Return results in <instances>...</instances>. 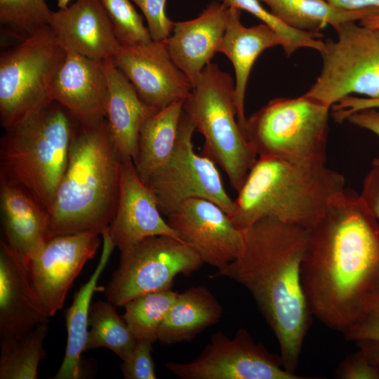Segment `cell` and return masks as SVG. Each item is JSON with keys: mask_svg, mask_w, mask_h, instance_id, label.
<instances>
[{"mask_svg": "<svg viewBox=\"0 0 379 379\" xmlns=\"http://www.w3.org/2000/svg\"><path fill=\"white\" fill-rule=\"evenodd\" d=\"M348 340H379V304L359 322L344 333Z\"/></svg>", "mask_w": 379, "mask_h": 379, "instance_id": "37", "label": "cell"}, {"mask_svg": "<svg viewBox=\"0 0 379 379\" xmlns=\"http://www.w3.org/2000/svg\"><path fill=\"white\" fill-rule=\"evenodd\" d=\"M4 241L27 264L50 239L48 212L16 182L0 176Z\"/></svg>", "mask_w": 379, "mask_h": 379, "instance_id": "21", "label": "cell"}, {"mask_svg": "<svg viewBox=\"0 0 379 379\" xmlns=\"http://www.w3.org/2000/svg\"><path fill=\"white\" fill-rule=\"evenodd\" d=\"M104 62L109 87L105 119L121 156L133 161L141 127L158 109L148 106L139 98L133 85L114 65L112 58Z\"/></svg>", "mask_w": 379, "mask_h": 379, "instance_id": "23", "label": "cell"}, {"mask_svg": "<svg viewBox=\"0 0 379 379\" xmlns=\"http://www.w3.org/2000/svg\"><path fill=\"white\" fill-rule=\"evenodd\" d=\"M141 10L154 41L166 39L171 34L174 22L166 15V0H131Z\"/></svg>", "mask_w": 379, "mask_h": 379, "instance_id": "35", "label": "cell"}, {"mask_svg": "<svg viewBox=\"0 0 379 379\" xmlns=\"http://www.w3.org/2000/svg\"><path fill=\"white\" fill-rule=\"evenodd\" d=\"M66 51L65 60L51 85V98L79 124H98L105 119L108 97L105 62Z\"/></svg>", "mask_w": 379, "mask_h": 379, "instance_id": "17", "label": "cell"}, {"mask_svg": "<svg viewBox=\"0 0 379 379\" xmlns=\"http://www.w3.org/2000/svg\"><path fill=\"white\" fill-rule=\"evenodd\" d=\"M49 316L34 286L25 261L0 241V337L22 335Z\"/></svg>", "mask_w": 379, "mask_h": 379, "instance_id": "20", "label": "cell"}, {"mask_svg": "<svg viewBox=\"0 0 379 379\" xmlns=\"http://www.w3.org/2000/svg\"><path fill=\"white\" fill-rule=\"evenodd\" d=\"M166 368L182 379H302L284 368L249 333L239 328L232 338L218 331L201 352L188 362H168Z\"/></svg>", "mask_w": 379, "mask_h": 379, "instance_id": "12", "label": "cell"}, {"mask_svg": "<svg viewBox=\"0 0 379 379\" xmlns=\"http://www.w3.org/2000/svg\"><path fill=\"white\" fill-rule=\"evenodd\" d=\"M195 126L182 110L173 151L166 162L149 177L146 185L153 192L160 212L168 216L192 198L208 199L230 215L234 200L225 191L215 163L194 150Z\"/></svg>", "mask_w": 379, "mask_h": 379, "instance_id": "11", "label": "cell"}, {"mask_svg": "<svg viewBox=\"0 0 379 379\" xmlns=\"http://www.w3.org/2000/svg\"><path fill=\"white\" fill-rule=\"evenodd\" d=\"M85 351L105 347L124 360L133 350L135 338L116 305L108 300L95 301L91 305Z\"/></svg>", "mask_w": 379, "mask_h": 379, "instance_id": "29", "label": "cell"}, {"mask_svg": "<svg viewBox=\"0 0 379 379\" xmlns=\"http://www.w3.org/2000/svg\"><path fill=\"white\" fill-rule=\"evenodd\" d=\"M152 343L137 340L131 354L122 360L121 369L125 379H156L154 363L152 357Z\"/></svg>", "mask_w": 379, "mask_h": 379, "instance_id": "34", "label": "cell"}, {"mask_svg": "<svg viewBox=\"0 0 379 379\" xmlns=\"http://www.w3.org/2000/svg\"><path fill=\"white\" fill-rule=\"evenodd\" d=\"M241 16L240 9L230 7L227 28L219 53L227 56L234 69L237 119L244 133L246 120L244 112L245 95L252 67L265 50L277 46L283 47L284 41L264 23L250 27L244 26Z\"/></svg>", "mask_w": 379, "mask_h": 379, "instance_id": "22", "label": "cell"}, {"mask_svg": "<svg viewBox=\"0 0 379 379\" xmlns=\"http://www.w3.org/2000/svg\"><path fill=\"white\" fill-rule=\"evenodd\" d=\"M0 55V124L4 129L53 100V81L67 51L46 25Z\"/></svg>", "mask_w": 379, "mask_h": 379, "instance_id": "8", "label": "cell"}, {"mask_svg": "<svg viewBox=\"0 0 379 379\" xmlns=\"http://www.w3.org/2000/svg\"><path fill=\"white\" fill-rule=\"evenodd\" d=\"M229 13V6L213 1L197 17L174 22L171 35L165 39L173 61L193 86L214 55L219 53Z\"/></svg>", "mask_w": 379, "mask_h": 379, "instance_id": "19", "label": "cell"}, {"mask_svg": "<svg viewBox=\"0 0 379 379\" xmlns=\"http://www.w3.org/2000/svg\"><path fill=\"white\" fill-rule=\"evenodd\" d=\"M355 343L367 359L379 368V340H361Z\"/></svg>", "mask_w": 379, "mask_h": 379, "instance_id": "42", "label": "cell"}, {"mask_svg": "<svg viewBox=\"0 0 379 379\" xmlns=\"http://www.w3.org/2000/svg\"><path fill=\"white\" fill-rule=\"evenodd\" d=\"M111 21L115 36L121 45L150 42L147 27L131 0H100Z\"/></svg>", "mask_w": 379, "mask_h": 379, "instance_id": "32", "label": "cell"}, {"mask_svg": "<svg viewBox=\"0 0 379 379\" xmlns=\"http://www.w3.org/2000/svg\"><path fill=\"white\" fill-rule=\"evenodd\" d=\"M72 0H58V7L59 8V9L65 8L69 6V3Z\"/></svg>", "mask_w": 379, "mask_h": 379, "instance_id": "44", "label": "cell"}, {"mask_svg": "<svg viewBox=\"0 0 379 379\" xmlns=\"http://www.w3.org/2000/svg\"><path fill=\"white\" fill-rule=\"evenodd\" d=\"M204 263L194 248L180 239L146 237L120 251L119 265L105 295L116 306H124L140 295L171 288L177 275L190 276Z\"/></svg>", "mask_w": 379, "mask_h": 379, "instance_id": "10", "label": "cell"}, {"mask_svg": "<svg viewBox=\"0 0 379 379\" xmlns=\"http://www.w3.org/2000/svg\"><path fill=\"white\" fill-rule=\"evenodd\" d=\"M368 108L379 109V98H358L350 95L340 100L331 107L333 117L338 122L346 121L348 116L353 112Z\"/></svg>", "mask_w": 379, "mask_h": 379, "instance_id": "38", "label": "cell"}, {"mask_svg": "<svg viewBox=\"0 0 379 379\" xmlns=\"http://www.w3.org/2000/svg\"><path fill=\"white\" fill-rule=\"evenodd\" d=\"M184 100L159 109L142 124L133 163L146 184L151 175L170 158L177 139Z\"/></svg>", "mask_w": 379, "mask_h": 379, "instance_id": "26", "label": "cell"}, {"mask_svg": "<svg viewBox=\"0 0 379 379\" xmlns=\"http://www.w3.org/2000/svg\"><path fill=\"white\" fill-rule=\"evenodd\" d=\"M48 332V324H40L20 335L0 337V378H38L39 363L46 356L44 342Z\"/></svg>", "mask_w": 379, "mask_h": 379, "instance_id": "28", "label": "cell"}, {"mask_svg": "<svg viewBox=\"0 0 379 379\" xmlns=\"http://www.w3.org/2000/svg\"><path fill=\"white\" fill-rule=\"evenodd\" d=\"M345 188L344 176L326 164L259 157L237 192L229 217L242 232L266 217L310 230Z\"/></svg>", "mask_w": 379, "mask_h": 379, "instance_id": "4", "label": "cell"}, {"mask_svg": "<svg viewBox=\"0 0 379 379\" xmlns=\"http://www.w3.org/2000/svg\"><path fill=\"white\" fill-rule=\"evenodd\" d=\"M121 161L106 119L93 126L78 124L48 213L50 238L101 234L109 227L118 204Z\"/></svg>", "mask_w": 379, "mask_h": 379, "instance_id": "3", "label": "cell"}, {"mask_svg": "<svg viewBox=\"0 0 379 379\" xmlns=\"http://www.w3.org/2000/svg\"><path fill=\"white\" fill-rule=\"evenodd\" d=\"M78 124L65 107L53 100L4 129L0 176L23 187L48 214Z\"/></svg>", "mask_w": 379, "mask_h": 379, "instance_id": "5", "label": "cell"}, {"mask_svg": "<svg viewBox=\"0 0 379 379\" xmlns=\"http://www.w3.org/2000/svg\"><path fill=\"white\" fill-rule=\"evenodd\" d=\"M335 377L341 379H379V368L359 350L340 362L336 369Z\"/></svg>", "mask_w": 379, "mask_h": 379, "instance_id": "36", "label": "cell"}, {"mask_svg": "<svg viewBox=\"0 0 379 379\" xmlns=\"http://www.w3.org/2000/svg\"><path fill=\"white\" fill-rule=\"evenodd\" d=\"M331 109L305 94L272 99L246 119L244 134L258 157L326 164Z\"/></svg>", "mask_w": 379, "mask_h": 379, "instance_id": "7", "label": "cell"}, {"mask_svg": "<svg viewBox=\"0 0 379 379\" xmlns=\"http://www.w3.org/2000/svg\"><path fill=\"white\" fill-rule=\"evenodd\" d=\"M178 294L168 288L140 295L124 305L123 317L136 340H158L160 326Z\"/></svg>", "mask_w": 379, "mask_h": 379, "instance_id": "30", "label": "cell"}, {"mask_svg": "<svg viewBox=\"0 0 379 379\" xmlns=\"http://www.w3.org/2000/svg\"><path fill=\"white\" fill-rule=\"evenodd\" d=\"M112 60L139 98L158 110L174 102L185 100L193 88L173 61L165 40L120 45Z\"/></svg>", "mask_w": 379, "mask_h": 379, "instance_id": "14", "label": "cell"}, {"mask_svg": "<svg viewBox=\"0 0 379 379\" xmlns=\"http://www.w3.org/2000/svg\"><path fill=\"white\" fill-rule=\"evenodd\" d=\"M359 196L379 221V164H373L365 176Z\"/></svg>", "mask_w": 379, "mask_h": 379, "instance_id": "39", "label": "cell"}, {"mask_svg": "<svg viewBox=\"0 0 379 379\" xmlns=\"http://www.w3.org/2000/svg\"><path fill=\"white\" fill-rule=\"evenodd\" d=\"M243 233L241 254L212 277L250 292L277 338L284 368L295 374L311 315L301 282L309 230L266 217Z\"/></svg>", "mask_w": 379, "mask_h": 379, "instance_id": "2", "label": "cell"}, {"mask_svg": "<svg viewBox=\"0 0 379 379\" xmlns=\"http://www.w3.org/2000/svg\"><path fill=\"white\" fill-rule=\"evenodd\" d=\"M167 222L205 263L218 270L237 259L244 250L243 232L220 206L208 199L185 201L167 216Z\"/></svg>", "mask_w": 379, "mask_h": 379, "instance_id": "15", "label": "cell"}, {"mask_svg": "<svg viewBox=\"0 0 379 379\" xmlns=\"http://www.w3.org/2000/svg\"><path fill=\"white\" fill-rule=\"evenodd\" d=\"M270 12L288 27L301 32L320 33L331 25L333 28L350 21H361L368 15L378 14L374 9L347 11L338 8L325 0H259Z\"/></svg>", "mask_w": 379, "mask_h": 379, "instance_id": "27", "label": "cell"}, {"mask_svg": "<svg viewBox=\"0 0 379 379\" xmlns=\"http://www.w3.org/2000/svg\"><path fill=\"white\" fill-rule=\"evenodd\" d=\"M346 121L379 137V109L368 108L359 110L349 115ZM372 164H379V159H375Z\"/></svg>", "mask_w": 379, "mask_h": 379, "instance_id": "40", "label": "cell"}, {"mask_svg": "<svg viewBox=\"0 0 379 379\" xmlns=\"http://www.w3.org/2000/svg\"><path fill=\"white\" fill-rule=\"evenodd\" d=\"M48 26L66 51L90 58H112L121 45L100 0H77L53 11Z\"/></svg>", "mask_w": 379, "mask_h": 379, "instance_id": "18", "label": "cell"}, {"mask_svg": "<svg viewBox=\"0 0 379 379\" xmlns=\"http://www.w3.org/2000/svg\"><path fill=\"white\" fill-rule=\"evenodd\" d=\"M183 110L204 137L201 154L223 170L238 192L258 155L238 122L235 83L230 74L216 63L207 65L184 100Z\"/></svg>", "mask_w": 379, "mask_h": 379, "instance_id": "6", "label": "cell"}, {"mask_svg": "<svg viewBox=\"0 0 379 379\" xmlns=\"http://www.w3.org/2000/svg\"><path fill=\"white\" fill-rule=\"evenodd\" d=\"M222 308L204 286L191 287L179 293L160 326L158 340L163 345L188 341L215 324Z\"/></svg>", "mask_w": 379, "mask_h": 379, "instance_id": "24", "label": "cell"}, {"mask_svg": "<svg viewBox=\"0 0 379 379\" xmlns=\"http://www.w3.org/2000/svg\"><path fill=\"white\" fill-rule=\"evenodd\" d=\"M53 11L46 0H0V20L27 33L48 25Z\"/></svg>", "mask_w": 379, "mask_h": 379, "instance_id": "33", "label": "cell"}, {"mask_svg": "<svg viewBox=\"0 0 379 379\" xmlns=\"http://www.w3.org/2000/svg\"><path fill=\"white\" fill-rule=\"evenodd\" d=\"M101 236L103 247L100 260L89 279L75 293L72 304L65 313L67 331L66 350L54 379H77L81 376V359L88 336L91 299L95 291L100 290L97 286L98 281L115 247L106 230Z\"/></svg>", "mask_w": 379, "mask_h": 379, "instance_id": "25", "label": "cell"}, {"mask_svg": "<svg viewBox=\"0 0 379 379\" xmlns=\"http://www.w3.org/2000/svg\"><path fill=\"white\" fill-rule=\"evenodd\" d=\"M100 235L82 232L54 236L28 263L33 286L50 317L62 308L74 279L95 256Z\"/></svg>", "mask_w": 379, "mask_h": 379, "instance_id": "13", "label": "cell"}, {"mask_svg": "<svg viewBox=\"0 0 379 379\" xmlns=\"http://www.w3.org/2000/svg\"><path fill=\"white\" fill-rule=\"evenodd\" d=\"M360 24L368 27L379 28V13L368 15L361 20Z\"/></svg>", "mask_w": 379, "mask_h": 379, "instance_id": "43", "label": "cell"}, {"mask_svg": "<svg viewBox=\"0 0 379 379\" xmlns=\"http://www.w3.org/2000/svg\"><path fill=\"white\" fill-rule=\"evenodd\" d=\"M333 6L347 11L374 9L379 11V0H325Z\"/></svg>", "mask_w": 379, "mask_h": 379, "instance_id": "41", "label": "cell"}, {"mask_svg": "<svg viewBox=\"0 0 379 379\" xmlns=\"http://www.w3.org/2000/svg\"><path fill=\"white\" fill-rule=\"evenodd\" d=\"M301 282L311 312L343 334L379 304V221L344 189L309 230Z\"/></svg>", "mask_w": 379, "mask_h": 379, "instance_id": "1", "label": "cell"}, {"mask_svg": "<svg viewBox=\"0 0 379 379\" xmlns=\"http://www.w3.org/2000/svg\"><path fill=\"white\" fill-rule=\"evenodd\" d=\"M215 1L229 7L246 11L272 28L283 39L282 48L287 57L301 48H312L320 52L324 46V42L319 39L322 36L321 33L301 32L288 27L270 11L264 8L259 0Z\"/></svg>", "mask_w": 379, "mask_h": 379, "instance_id": "31", "label": "cell"}, {"mask_svg": "<svg viewBox=\"0 0 379 379\" xmlns=\"http://www.w3.org/2000/svg\"><path fill=\"white\" fill-rule=\"evenodd\" d=\"M333 29L337 39L324 42L321 72L305 94L331 107L353 94L379 98V28L350 21Z\"/></svg>", "mask_w": 379, "mask_h": 379, "instance_id": "9", "label": "cell"}, {"mask_svg": "<svg viewBox=\"0 0 379 379\" xmlns=\"http://www.w3.org/2000/svg\"><path fill=\"white\" fill-rule=\"evenodd\" d=\"M161 215L153 192L138 175L133 159L122 157L117 207L106 230L114 246L121 251L152 236L182 241Z\"/></svg>", "mask_w": 379, "mask_h": 379, "instance_id": "16", "label": "cell"}]
</instances>
